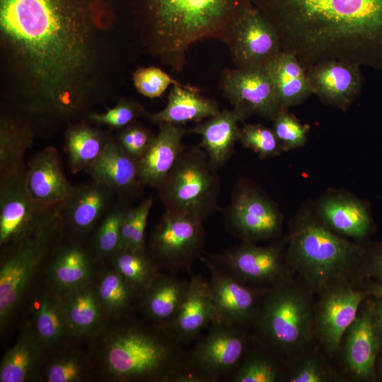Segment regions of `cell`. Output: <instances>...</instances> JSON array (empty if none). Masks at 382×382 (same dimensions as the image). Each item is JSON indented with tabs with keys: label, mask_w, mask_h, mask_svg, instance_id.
Instances as JSON below:
<instances>
[{
	"label": "cell",
	"mask_w": 382,
	"mask_h": 382,
	"mask_svg": "<svg viewBox=\"0 0 382 382\" xmlns=\"http://www.w3.org/2000/svg\"><path fill=\"white\" fill-rule=\"evenodd\" d=\"M25 186L34 202L49 209L62 207L75 187L64 173L58 150L52 146L36 152L29 159Z\"/></svg>",
	"instance_id": "d6986e66"
},
{
	"label": "cell",
	"mask_w": 382,
	"mask_h": 382,
	"mask_svg": "<svg viewBox=\"0 0 382 382\" xmlns=\"http://www.w3.org/2000/svg\"><path fill=\"white\" fill-rule=\"evenodd\" d=\"M114 195L108 187L93 180L75 187L63 205L62 222L76 233L89 231L109 211Z\"/></svg>",
	"instance_id": "d4e9b609"
},
{
	"label": "cell",
	"mask_w": 382,
	"mask_h": 382,
	"mask_svg": "<svg viewBox=\"0 0 382 382\" xmlns=\"http://www.w3.org/2000/svg\"><path fill=\"white\" fill-rule=\"evenodd\" d=\"M382 347V333L375 313V303L360 306L357 315L342 338V362L350 376L368 379Z\"/></svg>",
	"instance_id": "ac0fdd59"
},
{
	"label": "cell",
	"mask_w": 382,
	"mask_h": 382,
	"mask_svg": "<svg viewBox=\"0 0 382 382\" xmlns=\"http://www.w3.org/2000/svg\"><path fill=\"white\" fill-rule=\"evenodd\" d=\"M33 314L36 336L42 345L59 342L71 332L62 299L42 294L33 303Z\"/></svg>",
	"instance_id": "d6a6232c"
},
{
	"label": "cell",
	"mask_w": 382,
	"mask_h": 382,
	"mask_svg": "<svg viewBox=\"0 0 382 382\" xmlns=\"http://www.w3.org/2000/svg\"><path fill=\"white\" fill-rule=\"evenodd\" d=\"M306 70L326 59L382 71V0H251Z\"/></svg>",
	"instance_id": "7a4b0ae2"
},
{
	"label": "cell",
	"mask_w": 382,
	"mask_h": 382,
	"mask_svg": "<svg viewBox=\"0 0 382 382\" xmlns=\"http://www.w3.org/2000/svg\"><path fill=\"white\" fill-rule=\"evenodd\" d=\"M238 141L260 158L277 156L282 151L273 129L260 124H244L240 128Z\"/></svg>",
	"instance_id": "60d3db41"
},
{
	"label": "cell",
	"mask_w": 382,
	"mask_h": 382,
	"mask_svg": "<svg viewBox=\"0 0 382 382\" xmlns=\"http://www.w3.org/2000/svg\"><path fill=\"white\" fill-rule=\"evenodd\" d=\"M367 271L371 276L382 282V246L372 253Z\"/></svg>",
	"instance_id": "c3c4849f"
},
{
	"label": "cell",
	"mask_w": 382,
	"mask_h": 382,
	"mask_svg": "<svg viewBox=\"0 0 382 382\" xmlns=\"http://www.w3.org/2000/svg\"><path fill=\"white\" fill-rule=\"evenodd\" d=\"M34 134L24 120L3 115L0 122V178L25 169L24 156Z\"/></svg>",
	"instance_id": "f546056e"
},
{
	"label": "cell",
	"mask_w": 382,
	"mask_h": 382,
	"mask_svg": "<svg viewBox=\"0 0 382 382\" xmlns=\"http://www.w3.org/2000/svg\"><path fill=\"white\" fill-rule=\"evenodd\" d=\"M219 88L243 122L252 115L272 120L282 110L265 66L225 69Z\"/></svg>",
	"instance_id": "4fadbf2b"
},
{
	"label": "cell",
	"mask_w": 382,
	"mask_h": 382,
	"mask_svg": "<svg viewBox=\"0 0 382 382\" xmlns=\"http://www.w3.org/2000/svg\"><path fill=\"white\" fill-rule=\"evenodd\" d=\"M115 270L141 294L156 274L158 267L145 249H122L114 255Z\"/></svg>",
	"instance_id": "8d00e7d4"
},
{
	"label": "cell",
	"mask_w": 382,
	"mask_h": 382,
	"mask_svg": "<svg viewBox=\"0 0 382 382\" xmlns=\"http://www.w3.org/2000/svg\"><path fill=\"white\" fill-rule=\"evenodd\" d=\"M62 299L71 332L83 335L99 326L102 306L97 294L88 286L83 284L66 291Z\"/></svg>",
	"instance_id": "1f68e13d"
},
{
	"label": "cell",
	"mask_w": 382,
	"mask_h": 382,
	"mask_svg": "<svg viewBox=\"0 0 382 382\" xmlns=\"http://www.w3.org/2000/svg\"><path fill=\"white\" fill-rule=\"evenodd\" d=\"M380 371H381V374L382 375V359H381V363H380Z\"/></svg>",
	"instance_id": "816d5d0a"
},
{
	"label": "cell",
	"mask_w": 382,
	"mask_h": 382,
	"mask_svg": "<svg viewBox=\"0 0 382 382\" xmlns=\"http://www.w3.org/2000/svg\"><path fill=\"white\" fill-rule=\"evenodd\" d=\"M154 203L153 196L144 199L134 208L132 238L129 248L134 250L145 249L144 235L148 216Z\"/></svg>",
	"instance_id": "7dc6e473"
},
{
	"label": "cell",
	"mask_w": 382,
	"mask_h": 382,
	"mask_svg": "<svg viewBox=\"0 0 382 382\" xmlns=\"http://www.w3.org/2000/svg\"><path fill=\"white\" fill-rule=\"evenodd\" d=\"M370 291L376 297L382 299V285H372L370 287Z\"/></svg>",
	"instance_id": "f907efd6"
},
{
	"label": "cell",
	"mask_w": 382,
	"mask_h": 382,
	"mask_svg": "<svg viewBox=\"0 0 382 382\" xmlns=\"http://www.w3.org/2000/svg\"><path fill=\"white\" fill-rule=\"evenodd\" d=\"M199 89L183 84L173 85L168 96L166 107L156 112L147 113L156 124L178 125L199 122L214 116L220 110L217 103L199 94Z\"/></svg>",
	"instance_id": "83f0119b"
},
{
	"label": "cell",
	"mask_w": 382,
	"mask_h": 382,
	"mask_svg": "<svg viewBox=\"0 0 382 382\" xmlns=\"http://www.w3.org/2000/svg\"><path fill=\"white\" fill-rule=\"evenodd\" d=\"M241 121V117L235 110L224 109L187 130L201 137L199 146L215 169L224 166L231 157L235 143L238 141V122Z\"/></svg>",
	"instance_id": "484cf974"
},
{
	"label": "cell",
	"mask_w": 382,
	"mask_h": 382,
	"mask_svg": "<svg viewBox=\"0 0 382 382\" xmlns=\"http://www.w3.org/2000/svg\"><path fill=\"white\" fill-rule=\"evenodd\" d=\"M132 79L137 91L149 98L161 96L171 85L181 84L162 69L155 66L137 69Z\"/></svg>",
	"instance_id": "7bdbcfd3"
},
{
	"label": "cell",
	"mask_w": 382,
	"mask_h": 382,
	"mask_svg": "<svg viewBox=\"0 0 382 382\" xmlns=\"http://www.w3.org/2000/svg\"><path fill=\"white\" fill-rule=\"evenodd\" d=\"M96 294L102 307L119 315L127 312L140 296L139 291L115 270L102 276Z\"/></svg>",
	"instance_id": "74e56055"
},
{
	"label": "cell",
	"mask_w": 382,
	"mask_h": 382,
	"mask_svg": "<svg viewBox=\"0 0 382 382\" xmlns=\"http://www.w3.org/2000/svg\"><path fill=\"white\" fill-rule=\"evenodd\" d=\"M145 113V110L137 102L123 99L103 113L91 114L90 119L98 124L106 125L113 128H123Z\"/></svg>",
	"instance_id": "ee69618b"
},
{
	"label": "cell",
	"mask_w": 382,
	"mask_h": 382,
	"mask_svg": "<svg viewBox=\"0 0 382 382\" xmlns=\"http://www.w3.org/2000/svg\"><path fill=\"white\" fill-rule=\"evenodd\" d=\"M199 260L209 273L208 282L216 311L214 321L252 328L262 298L270 288L242 283L216 267L204 254Z\"/></svg>",
	"instance_id": "2e32d148"
},
{
	"label": "cell",
	"mask_w": 382,
	"mask_h": 382,
	"mask_svg": "<svg viewBox=\"0 0 382 382\" xmlns=\"http://www.w3.org/2000/svg\"><path fill=\"white\" fill-rule=\"evenodd\" d=\"M115 17L112 0H0V37L27 112L67 121L88 105L98 30Z\"/></svg>",
	"instance_id": "6da1fadb"
},
{
	"label": "cell",
	"mask_w": 382,
	"mask_h": 382,
	"mask_svg": "<svg viewBox=\"0 0 382 382\" xmlns=\"http://www.w3.org/2000/svg\"><path fill=\"white\" fill-rule=\"evenodd\" d=\"M361 67L340 59L314 64L306 69L313 94L329 105L345 110L360 94L363 83Z\"/></svg>",
	"instance_id": "ffe728a7"
},
{
	"label": "cell",
	"mask_w": 382,
	"mask_h": 382,
	"mask_svg": "<svg viewBox=\"0 0 382 382\" xmlns=\"http://www.w3.org/2000/svg\"><path fill=\"white\" fill-rule=\"evenodd\" d=\"M85 374L82 361L73 355H66L54 360L47 368L46 379L49 382H76Z\"/></svg>",
	"instance_id": "bcb514c9"
},
{
	"label": "cell",
	"mask_w": 382,
	"mask_h": 382,
	"mask_svg": "<svg viewBox=\"0 0 382 382\" xmlns=\"http://www.w3.org/2000/svg\"><path fill=\"white\" fill-rule=\"evenodd\" d=\"M377 298L375 303V313L382 333V299Z\"/></svg>",
	"instance_id": "681fc988"
},
{
	"label": "cell",
	"mask_w": 382,
	"mask_h": 382,
	"mask_svg": "<svg viewBox=\"0 0 382 382\" xmlns=\"http://www.w3.org/2000/svg\"><path fill=\"white\" fill-rule=\"evenodd\" d=\"M215 318L209 282L200 274L193 273L178 314L166 329L184 345L197 339Z\"/></svg>",
	"instance_id": "44dd1931"
},
{
	"label": "cell",
	"mask_w": 382,
	"mask_h": 382,
	"mask_svg": "<svg viewBox=\"0 0 382 382\" xmlns=\"http://www.w3.org/2000/svg\"><path fill=\"white\" fill-rule=\"evenodd\" d=\"M91 275L89 258L86 251L76 245L59 250L51 267L54 284L65 292L86 284Z\"/></svg>",
	"instance_id": "d590c367"
},
{
	"label": "cell",
	"mask_w": 382,
	"mask_h": 382,
	"mask_svg": "<svg viewBox=\"0 0 382 382\" xmlns=\"http://www.w3.org/2000/svg\"><path fill=\"white\" fill-rule=\"evenodd\" d=\"M188 284L189 280L180 279L176 274L158 272L139 296L149 322L167 328L178 314Z\"/></svg>",
	"instance_id": "cb8c5ba5"
},
{
	"label": "cell",
	"mask_w": 382,
	"mask_h": 382,
	"mask_svg": "<svg viewBox=\"0 0 382 382\" xmlns=\"http://www.w3.org/2000/svg\"><path fill=\"white\" fill-rule=\"evenodd\" d=\"M226 45L236 67L266 66L282 51L275 30L253 5L233 25Z\"/></svg>",
	"instance_id": "e0dca14e"
},
{
	"label": "cell",
	"mask_w": 382,
	"mask_h": 382,
	"mask_svg": "<svg viewBox=\"0 0 382 382\" xmlns=\"http://www.w3.org/2000/svg\"><path fill=\"white\" fill-rule=\"evenodd\" d=\"M186 354L183 344L166 328L131 320L112 333L103 360L120 381L185 382Z\"/></svg>",
	"instance_id": "277c9868"
},
{
	"label": "cell",
	"mask_w": 382,
	"mask_h": 382,
	"mask_svg": "<svg viewBox=\"0 0 382 382\" xmlns=\"http://www.w3.org/2000/svg\"><path fill=\"white\" fill-rule=\"evenodd\" d=\"M25 169L0 178V244H14L58 214L34 202L25 186Z\"/></svg>",
	"instance_id": "5bb4252c"
},
{
	"label": "cell",
	"mask_w": 382,
	"mask_h": 382,
	"mask_svg": "<svg viewBox=\"0 0 382 382\" xmlns=\"http://www.w3.org/2000/svg\"><path fill=\"white\" fill-rule=\"evenodd\" d=\"M145 50L180 71L199 40L227 44L233 25L251 0H125Z\"/></svg>",
	"instance_id": "3957f363"
},
{
	"label": "cell",
	"mask_w": 382,
	"mask_h": 382,
	"mask_svg": "<svg viewBox=\"0 0 382 382\" xmlns=\"http://www.w3.org/2000/svg\"><path fill=\"white\" fill-rule=\"evenodd\" d=\"M154 137L148 128L134 121L122 128L116 140L127 154L138 161Z\"/></svg>",
	"instance_id": "f6af8a7d"
},
{
	"label": "cell",
	"mask_w": 382,
	"mask_h": 382,
	"mask_svg": "<svg viewBox=\"0 0 382 382\" xmlns=\"http://www.w3.org/2000/svg\"><path fill=\"white\" fill-rule=\"evenodd\" d=\"M86 172L92 180L108 187L125 200L142 185L139 178L138 161L112 138Z\"/></svg>",
	"instance_id": "7402d4cb"
},
{
	"label": "cell",
	"mask_w": 382,
	"mask_h": 382,
	"mask_svg": "<svg viewBox=\"0 0 382 382\" xmlns=\"http://www.w3.org/2000/svg\"><path fill=\"white\" fill-rule=\"evenodd\" d=\"M265 67L282 109L288 110L313 95L306 70L293 54L282 50Z\"/></svg>",
	"instance_id": "f1b7e54d"
},
{
	"label": "cell",
	"mask_w": 382,
	"mask_h": 382,
	"mask_svg": "<svg viewBox=\"0 0 382 382\" xmlns=\"http://www.w3.org/2000/svg\"><path fill=\"white\" fill-rule=\"evenodd\" d=\"M42 345L33 332H24L4 356L0 365L1 382H23L33 374Z\"/></svg>",
	"instance_id": "836d02e7"
},
{
	"label": "cell",
	"mask_w": 382,
	"mask_h": 382,
	"mask_svg": "<svg viewBox=\"0 0 382 382\" xmlns=\"http://www.w3.org/2000/svg\"><path fill=\"white\" fill-rule=\"evenodd\" d=\"M253 343L252 332L214 321L186 354V382L228 381Z\"/></svg>",
	"instance_id": "ba28073f"
},
{
	"label": "cell",
	"mask_w": 382,
	"mask_h": 382,
	"mask_svg": "<svg viewBox=\"0 0 382 382\" xmlns=\"http://www.w3.org/2000/svg\"><path fill=\"white\" fill-rule=\"evenodd\" d=\"M223 213L226 228L243 242L270 240L280 233L279 212L258 189L246 181H239L235 185Z\"/></svg>",
	"instance_id": "7c38bea8"
},
{
	"label": "cell",
	"mask_w": 382,
	"mask_h": 382,
	"mask_svg": "<svg viewBox=\"0 0 382 382\" xmlns=\"http://www.w3.org/2000/svg\"><path fill=\"white\" fill-rule=\"evenodd\" d=\"M187 132L181 125L163 123L148 149L138 161L142 185L156 188L170 172L185 149L183 137Z\"/></svg>",
	"instance_id": "603a6c76"
},
{
	"label": "cell",
	"mask_w": 382,
	"mask_h": 382,
	"mask_svg": "<svg viewBox=\"0 0 382 382\" xmlns=\"http://www.w3.org/2000/svg\"><path fill=\"white\" fill-rule=\"evenodd\" d=\"M286 238L266 246L243 242L219 253H204L212 263L247 285L271 288L291 277L285 257Z\"/></svg>",
	"instance_id": "30bf717a"
},
{
	"label": "cell",
	"mask_w": 382,
	"mask_h": 382,
	"mask_svg": "<svg viewBox=\"0 0 382 382\" xmlns=\"http://www.w3.org/2000/svg\"><path fill=\"white\" fill-rule=\"evenodd\" d=\"M303 354L295 357L294 362L285 373L289 382H329L338 381L339 377L328 363L317 353Z\"/></svg>",
	"instance_id": "ab89813d"
},
{
	"label": "cell",
	"mask_w": 382,
	"mask_h": 382,
	"mask_svg": "<svg viewBox=\"0 0 382 382\" xmlns=\"http://www.w3.org/2000/svg\"><path fill=\"white\" fill-rule=\"evenodd\" d=\"M62 224V211L36 231L14 243V250L1 267L0 320L13 313L37 267L45 257L54 231Z\"/></svg>",
	"instance_id": "8fae6325"
},
{
	"label": "cell",
	"mask_w": 382,
	"mask_h": 382,
	"mask_svg": "<svg viewBox=\"0 0 382 382\" xmlns=\"http://www.w3.org/2000/svg\"><path fill=\"white\" fill-rule=\"evenodd\" d=\"M272 122V129L279 140L282 151H289L302 146L305 144L308 126L301 124L287 110H281Z\"/></svg>",
	"instance_id": "b9f144b4"
},
{
	"label": "cell",
	"mask_w": 382,
	"mask_h": 382,
	"mask_svg": "<svg viewBox=\"0 0 382 382\" xmlns=\"http://www.w3.org/2000/svg\"><path fill=\"white\" fill-rule=\"evenodd\" d=\"M320 221L336 233L355 239L364 238L371 219L368 209L359 200L345 195H332L318 206Z\"/></svg>",
	"instance_id": "4316f807"
},
{
	"label": "cell",
	"mask_w": 382,
	"mask_h": 382,
	"mask_svg": "<svg viewBox=\"0 0 382 382\" xmlns=\"http://www.w3.org/2000/svg\"><path fill=\"white\" fill-rule=\"evenodd\" d=\"M199 146L184 149L156 188L165 210L204 221L218 209L220 180Z\"/></svg>",
	"instance_id": "52a82bcc"
},
{
	"label": "cell",
	"mask_w": 382,
	"mask_h": 382,
	"mask_svg": "<svg viewBox=\"0 0 382 382\" xmlns=\"http://www.w3.org/2000/svg\"><path fill=\"white\" fill-rule=\"evenodd\" d=\"M202 221L190 216L165 210L151 240L149 255L156 266L178 274L190 276L192 265L204 253L205 231Z\"/></svg>",
	"instance_id": "9c48e42d"
},
{
	"label": "cell",
	"mask_w": 382,
	"mask_h": 382,
	"mask_svg": "<svg viewBox=\"0 0 382 382\" xmlns=\"http://www.w3.org/2000/svg\"><path fill=\"white\" fill-rule=\"evenodd\" d=\"M285 257L313 292L347 279L361 255V247L336 233L308 213L298 219L286 238Z\"/></svg>",
	"instance_id": "8992f818"
},
{
	"label": "cell",
	"mask_w": 382,
	"mask_h": 382,
	"mask_svg": "<svg viewBox=\"0 0 382 382\" xmlns=\"http://www.w3.org/2000/svg\"><path fill=\"white\" fill-rule=\"evenodd\" d=\"M100 130L85 124L70 125L65 133L64 151L73 174L86 170L102 154L109 139Z\"/></svg>",
	"instance_id": "4dcf8cb0"
},
{
	"label": "cell",
	"mask_w": 382,
	"mask_h": 382,
	"mask_svg": "<svg viewBox=\"0 0 382 382\" xmlns=\"http://www.w3.org/2000/svg\"><path fill=\"white\" fill-rule=\"evenodd\" d=\"M129 208L125 199H120V202L112 206L105 215L93 243L94 248L98 255H115L122 250L121 226Z\"/></svg>",
	"instance_id": "f35d334b"
},
{
	"label": "cell",
	"mask_w": 382,
	"mask_h": 382,
	"mask_svg": "<svg viewBox=\"0 0 382 382\" xmlns=\"http://www.w3.org/2000/svg\"><path fill=\"white\" fill-rule=\"evenodd\" d=\"M284 364L273 352L253 343L228 382H277L284 379Z\"/></svg>",
	"instance_id": "e575fe53"
},
{
	"label": "cell",
	"mask_w": 382,
	"mask_h": 382,
	"mask_svg": "<svg viewBox=\"0 0 382 382\" xmlns=\"http://www.w3.org/2000/svg\"><path fill=\"white\" fill-rule=\"evenodd\" d=\"M313 292L291 277L265 294L252 326L253 340L284 363L307 351L315 337Z\"/></svg>",
	"instance_id": "5b68a950"
},
{
	"label": "cell",
	"mask_w": 382,
	"mask_h": 382,
	"mask_svg": "<svg viewBox=\"0 0 382 382\" xmlns=\"http://www.w3.org/2000/svg\"><path fill=\"white\" fill-rule=\"evenodd\" d=\"M318 294L315 304V337L325 352L333 357L339 352L343 335L355 319L366 294L345 279Z\"/></svg>",
	"instance_id": "9a60e30c"
}]
</instances>
